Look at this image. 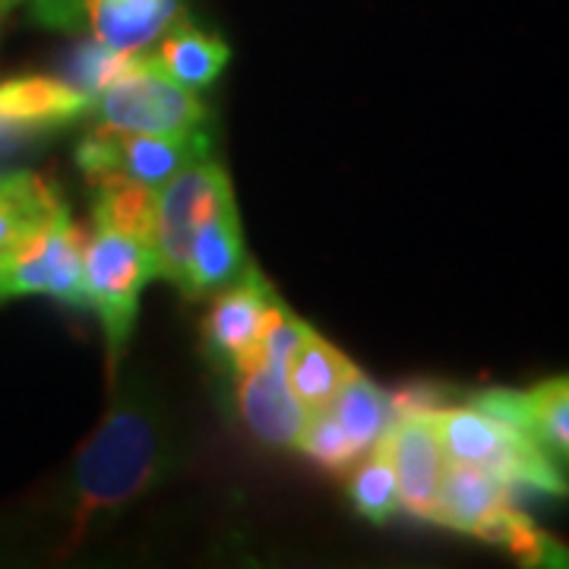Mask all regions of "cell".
I'll use <instances>...</instances> for the list:
<instances>
[{
    "label": "cell",
    "instance_id": "cell-21",
    "mask_svg": "<svg viewBox=\"0 0 569 569\" xmlns=\"http://www.w3.org/2000/svg\"><path fill=\"white\" fill-rule=\"evenodd\" d=\"M526 430L538 437L569 475V373L550 377L529 392H522Z\"/></svg>",
    "mask_w": 569,
    "mask_h": 569
},
{
    "label": "cell",
    "instance_id": "cell-2",
    "mask_svg": "<svg viewBox=\"0 0 569 569\" xmlns=\"http://www.w3.org/2000/svg\"><path fill=\"white\" fill-rule=\"evenodd\" d=\"M430 421L449 462L485 468L512 490L569 497V475L526 427L493 418L471 402L437 408L430 411Z\"/></svg>",
    "mask_w": 569,
    "mask_h": 569
},
{
    "label": "cell",
    "instance_id": "cell-10",
    "mask_svg": "<svg viewBox=\"0 0 569 569\" xmlns=\"http://www.w3.org/2000/svg\"><path fill=\"white\" fill-rule=\"evenodd\" d=\"M234 377H238V411L250 427V433L269 447L298 449L310 411L295 396V389L288 387L282 370L257 361L238 370Z\"/></svg>",
    "mask_w": 569,
    "mask_h": 569
},
{
    "label": "cell",
    "instance_id": "cell-17",
    "mask_svg": "<svg viewBox=\"0 0 569 569\" xmlns=\"http://www.w3.org/2000/svg\"><path fill=\"white\" fill-rule=\"evenodd\" d=\"M355 373H358V367L317 332L307 336L301 348L295 351V358L288 361V370H284L288 387L295 389V396L305 402L307 411L329 408V402L339 396V389L346 387Z\"/></svg>",
    "mask_w": 569,
    "mask_h": 569
},
{
    "label": "cell",
    "instance_id": "cell-13",
    "mask_svg": "<svg viewBox=\"0 0 569 569\" xmlns=\"http://www.w3.org/2000/svg\"><path fill=\"white\" fill-rule=\"evenodd\" d=\"M181 13V0H82L92 39L121 51H142Z\"/></svg>",
    "mask_w": 569,
    "mask_h": 569
},
{
    "label": "cell",
    "instance_id": "cell-20",
    "mask_svg": "<svg viewBox=\"0 0 569 569\" xmlns=\"http://www.w3.org/2000/svg\"><path fill=\"white\" fill-rule=\"evenodd\" d=\"M329 415H332L336 425L346 430L348 440L358 449H365V452L377 447L380 437L396 421L392 396H387L373 380H367L361 370L329 402Z\"/></svg>",
    "mask_w": 569,
    "mask_h": 569
},
{
    "label": "cell",
    "instance_id": "cell-24",
    "mask_svg": "<svg viewBox=\"0 0 569 569\" xmlns=\"http://www.w3.org/2000/svg\"><path fill=\"white\" fill-rule=\"evenodd\" d=\"M298 449L305 452L313 466H320L329 475H351V468L365 459V449H358L342 427L332 421L329 408L307 415L305 433L298 440Z\"/></svg>",
    "mask_w": 569,
    "mask_h": 569
},
{
    "label": "cell",
    "instance_id": "cell-11",
    "mask_svg": "<svg viewBox=\"0 0 569 569\" xmlns=\"http://www.w3.org/2000/svg\"><path fill=\"white\" fill-rule=\"evenodd\" d=\"M247 266L250 263H247L241 219H238V209H234V200H231L197 234L190 260H187V272H183L181 295L193 298V301L209 298V295L228 288L234 279H241Z\"/></svg>",
    "mask_w": 569,
    "mask_h": 569
},
{
    "label": "cell",
    "instance_id": "cell-27",
    "mask_svg": "<svg viewBox=\"0 0 569 569\" xmlns=\"http://www.w3.org/2000/svg\"><path fill=\"white\" fill-rule=\"evenodd\" d=\"M17 3H20V0H0V13L10 10V7H17Z\"/></svg>",
    "mask_w": 569,
    "mask_h": 569
},
{
    "label": "cell",
    "instance_id": "cell-9",
    "mask_svg": "<svg viewBox=\"0 0 569 569\" xmlns=\"http://www.w3.org/2000/svg\"><path fill=\"white\" fill-rule=\"evenodd\" d=\"M389 459L396 468L399 507L415 519L433 522L437 512V490L447 468V452L440 447L437 427L427 415H402L383 433Z\"/></svg>",
    "mask_w": 569,
    "mask_h": 569
},
{
    "label": "cell",
    "instance_id": "cell-4",
    "mask_svg": "<svg viewBox=\"0 0 569 569\" xmlns=\"http://www.w3.org/2000/svg\"><path fill=\"white\" fill-rule=\"evenodd\" d=\"M96 111L108 127L130 133H190L206 123L200 96L171 80L152 54H133L121 77L99 92Z\"/></svg>",
    "mask_w": 569,
    "mask_h": 569
},
{
    "label": "cell",
    "instance_id": "cell-18",
    "mask_svg": "<svg viewBox=\"0 0 569 569\" xmlns=\"http://www.w3.org/2000/svg\"><path fill=\"white\" fill-rule=\"evenodd\" d=\"M471 535L493 548L509 550L526 567H569V550L538 529L522 509L509 507V503L490 509L471 529Z\"/></svg>",
    "mask_w": 569,
    "mask_h": 569
},
{
    "label": "cell",
    "instance_id": "cell-15",
    "mask_svg": "<svg viewBox=\"0 0 569 569\" xmlns=\"http://www.w3.org/2000/svg\"><path fill=\"white\" fill-rule=\"evenodd\" d=\"M152 58L171 80L200 92L216 82V77L222 73L224 63L231 58V51L219 36L203 32L190 20H174L162 32V44Z\"/></svg>",
    "mask_w": 569,
    "mask_h": 569
},
{
    "label": "cell",
    "instance_id": "cell-28",
    "mask_svg": "<svg viewBox=\"0 0 569 569\" xmlns=\"http://www.w3.org/2000/svg\"><path fill=\"white\" fill-rule=\"evenodd\" d=\"M0 301H3V291H0Z\"/></svg>",
    "mask_w": 569,
    "mask_h": 569
},
{
    "label": "cell",
    "instance_id": "cell-3",
    "mask_svg": "<svg viewBox=\"0 0 569 569\" xmlns=\"http://www.w3.org/2000/svg\"><path fill=\"white\" fill-rule=\"evenodd\" d=\"M156 276H159L156 250L146 238L127 234L118 228H102V224H96V231L86 238L82 291H86V307H96L104 326L111 380L118 377L123 348L130 342V332L137 323L142 288Z\"/></svg>",
    "mask_w": 569,
    "mask_h": 569
},
{
    "label": "cell",
    "instance_id": "cell-8",
    "mask_svg": "<svg viewBox=\"0 0 569 569\" xmlns=\"http://www.w3.org/2000/svg\"><path fill=\"white\" fill-rule=\"evenodd\" d=\"M279 305L272 284L247 266L244 276L216 291L203 323L206 355L228 370H244L260 361V339H263L266 317Z\"/></svg>",
    "mask_w": 569,
    "mask_h": 569
},
{
    "label": "cell",
    "instance_id": "cell-1",
    "mask_svg": "<svg viewBox=\"0 0 569 569\" xmlns=\"http://www.w3.org/2000/svg\"><path fill=\"white\" fill-rule=\"evenodd\" d=\"M174 462V430L159 396L142 383L114 387V402L73 459L63 488L67 548L80 545L96 522L121 512L162 485Z\"/></svg>",
    "mask_w": 569,
    "mask_h": 569
},
{
    "label": "cell",
    "instance_id": "cell-7",
    "mask_svg": "<svg viewBox=\"0 0 569 569\" xmlns=\"http://www.w3.org/2000/svg\"><path fill=\"white\" fill-rule=\"evenodd\" d=\"M82 250L86 234L63 206L32 234H26L7 257H0V291L3 298L48 295L63 305L86 307L82 291Z\"/></svg>",
    "mask_w": 569,
    "mask_h": 569
},
{
    "label": "cell",
    "instance_id": "cell-12",
    "mask_svg": "<svg viewBox=\"0 0 569 569\" xmlns=\"http://www.w3.org/2000/svg\"><path fill=\"white\" fill-rule=\"evenodd\" d=\"M86 111H92V102L58 77H13L0 82V118L36 133L80 121Z\"/></svg>",
    "mask_w": 569,
    "mask_h": 569
},
{
    "label": "cell",
    "instance_id": "cell-14",
    "mask_svg": "<svg viewBox=\"0 0 569 569\" xmlns=\"http://www.w3.org/2000/svg\"><path fill=\"white\" fill-rule=\"evenodd\" d=\"M509 500H512V488L503 478L490 475L485 468L459 466V462L447 459L440 490H437L433 522L449 531L471 535V529L488 516L490 509L503 507Z\"/></svg>",
    "mask_w": 569,
    "mask_h": 569
},
{
    "label": "cell",
    "instance_id": "cell-26",
    "mask_svg": "<svg viewBox=\"0 0 569 569\" xmlns=\"http://www.w3.org/2000/svg\"><path fill=\"white\" fill-rule=\"evenodd\" d=\"M32 137H36V130H29V127H22V123L3 121V118H0V156L17 152V149L26 146Z\"/></svg>",
    "mask_w": 569,
    "mask_h": 569
},
{
    "label": "cell",
    "instance_id": "cell-23",
    "mask_svg": "<svg viewBox=\"0 0 569 569\" xmlns=\"http://www.w3.org/2000/svg\"><path fill=\"white\" fill-rule=\"evenodd\" d=\"M137 51H121V48H111L99 39H89L77 44L70 51V58L63 61V82H70L73 89H80L82 96L92 102L96 108V99L102 92L108 82L114 77H121L123 70L130 67Z\"/></svg>",
    "mask_w": 569,
    "mask_h": 569
},
{
    "label": "cell",
    "instance_id": "cell-5",
    "mask_svg": "<svg viewBox=\"0 0 569 569\" xmlns=\"http://www.w3.org/2000/svg\"><path fill=\"white\" fill-rule=\"evenodd\" d=\"M231 200H234L231 181L222 164L212 159L187 164L171 181L162 183V193L156 200V224H152V250H156L159 276L181 288L197 234Z\"/></svg>",
    "mask_w": 569,
    "mask_h": 569
},
{
    "label": "cell",
    "instance_id": "cell-25",
    "mask_svg": "<svg viewBox=\"0 0 569 569\" xmlns=\"http://www.w3.org/2000/svg\"><path fill=\"white\" fill-rule=\"evenodd\" d=\"M310 332H313V329H310L305 320H298V317L279 301V305L269 310V317H266L263 339H260V361L284 373V370H288V361L295 358V351L301 348V342H305Z\"/></svg>",
    "mask_w": 569,
    "mask_h": 569
},
{
    "label": "cell",
    "instance_id": "cell-19",
    "mask_svg": "<svg viewBox=\"0 0 569 569\" xmlns=\"http://www.w3.org/2000/svg\"><path fill=\"white\" fill-rule=\"evenodd\" d=\"M156 200H159L156 187L133 181L127 174H104L92 181V222L137 234L152 244Z\"/></svg>",
    "mask_w": 569,
    "mask_h": 569
},
{
    "label": "cell",
    "instance_id": "cell-6",
    "mask_svg": "<svg viewBox=\"0 0 569 569\" xmlns=\"http://www.w3.org/2000/svg\"><path fill=\"white\" fill-rule=\"evenodd\" d=\"M203 159H209L203 127L190 133H130L104 123L89 130L77 146V164L89 183L104 174H127L159 190L187 164Z\"/></svg>",
    "mask_w": 569,
    "mask_h": 569
},
{
    "label": "cell",
    "instance_id": "cell-22",
    "mask_svg": "<svg viewBox=\"0 0 569 569\" xmlns=\"http://www.w3.org/2000/svg\"><path fill=\"white\" fill-rule=\"evenodd\" d=\"M348 497L351 507L365 516L367 522L383 526L389 516L399 507V488H396V468L389 459L387 443L380 437V443L367 449L365 459L351 468V481H348Z\"/></svg>",
    "mask_w": 569,
    "mask_h": 569
},
{
    "label": "cell",
    "instance_id": "cell-16",
    "mask_svg": "<svg viewBox=\"0 0 569 569\" xmlns=\"http://www.w3.org/2000/svg\"><path fill=\"white\" fill-rule=\"evenodd\" d=\"M61 193L51 181L32 171L0 174V257H7L26 234L63 209Z\"/></svg>",
    "mask_w": 569,
    "mask_h": 569
}]
</instances>
